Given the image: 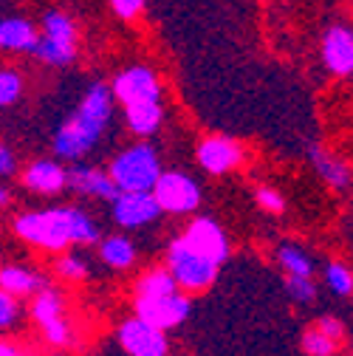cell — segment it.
<instances>
[{
	"instance_id": "d4e9b609",
	"label": "cell",
	"mask_w": 353,
	"mask_h": 356,
	"mask_svg": "<svg viewBox=\"0 0 353 356\" xmlns=\"http://www.w3.org/2000/svg\"><path fill=\"white\" fill-rule=\"evenodd\" d=\"M23 74L17 68H0V108H12L23 97Z\"/></svg>"
},
{
	"instance_id": "e0dca14e",
	"label": "cell",
	"mask_w": 353,
	"mask_h": 356,
	"mask_svg": "<svg viewBox=\"0 0 353 356\" xmlns=\"http://www.w3.org/2000/svg\"><path fill=\"white\" fill-rule=\"evenodd\" d=\"M46 277H42L31 266H20V263H6L0 266V291H6L15 300L23 297H34L46 289Z\"/></svg>"
},
{
	"instance_id": "ffe728a7",
	"label": "cell",
	"mask_w": 353,
	"mask_h": 356,
	"mask_svg": "<svg viewBox=\"0 0 353 356\" xmlns=\"http://www.w3.org/2000/svg\"><path fill=\"white\" fill-rule=\"evenodd\" d=\"M99 257H102V263L108 266V269L127 272V269L136 266L139 252H136V243L127 235H108V238L99 241Z\"/></svg>"
},
{
	"instance_id": "cb8c5ba5",
	"label": "cell",
	"mask_w": 353,
	"mask_h": 356,
	"mask_svg": "<svg viewBox=\"0 0 353 356\" xmlns=\"http://www.w3.org/2000/svg\"><path fill=\"white\" fill-rule=\"evenodd\" d=\"M54 275L60 280H68V283H82L88 275H91V269H88V260L82 254H60L54 260Z\"/></svg>"
},
{
	"instance_id": "7402d4cb",
	"label": "cell",
	"mask_w": 353,
	"mask_h": 356,
	"mask_svg": "<svg viewBox=\"0 0 353 356\" xmlns=\"http://www.w3.org/2000/svg\"><path fill=\"white\" fill-rule=\"evenodd\" d=\"M175 291H179V286H175L172 275L164 269V266H153V269H147L133 286L136 300H156V297H167V294H175Z\"/></svg>"
},
{
	"instance_id": "d590c367",
	"label": "cell",
	"mask_w": 353,
	"mask_h": 356,
	"mask_svg": "<svg viewBox=\"0 0 353 356\" xmlns=\"http://www.w3.org/2000/svg\"><path fill=\"white\" fill-rule=\"evenodd\" d=\"M350 350H353V342H350Z\"/></svg>"
},
{
	"instance_id": "2e32d148",
	"label": "cell",
	"mask_w": 353,
	"mask_h": 356,
	"mask_svg": "<svg viewBox=\"0 0 353 356\" xmlns=\"http://www.w3.org/2000/svg\"><path fill=\"white\" fill-rule=\"evenodd\" d=\"M68 187L85 198H97V201H116L119 190L110 181L108 170L94 167V164H74L68 170Z\"/></svg>"
},
{
	"instance_id": "f546056e",
	"label": "cell",
	"mask_w": 353,
	"mask_h": 356,
	"mask_svg": "<svg viewBox=\"0 0 353 356\" xmlns=\"http://www.w3.org/2000/svg\"><path fill=\"white\" fill-rule=\"evenodd\" d=\"M20 323V300L0 291V331H12Z\"/></svg>"
},
{
	"instance_id": "ac0fdd59",
	"label": "cell",
	"mask_w": 353,
	"mask_h": 356,
	"mask_svg": "<svg viewBox=\"0 0 353 356\" xmlns=\"http://www.w3.org/2000/svg\"><path fill=\"white\" fill-rule=\"evenodd\" d=\"M40 29L26 17H0V51L34 54Z\"/></svg>"
},
{
	"instance_id": "ba28073f",
	"label": "cell",
	"mask_w": 353,
	"mask_h": 356,
	"mask_svg": "<svg viewBox=\"0 0 353 356\" xmlns=\"http://www.w3.org/2000/svg\"><path fill=\"white\" fill-rule=\"evenodd\" d=\"M110 97L124 108L142 102H161V79L150 65H130L113 76Z\"/></svg>"
},
{
	"instance_id": "52a82bcc",
	"label": "cell",
	"mask_w": 353,
	"mask_h": 356,
	"mask_svg": "<svg viewBox=\"0 0 353 356\" xmlns=\"http://www.w3.org/2000/svg\"><path fill=\"white\" fill-rule=\"evenodd\" d=\"M153 198L158 209L167 215H190L201 207V187L187 172L167 170L158 175V181L153 187Z\"/></svg>"
},
{
	"instance_id": "44dd1931",
	"label": "cell",
	"mask_w": 353,
	"mask_h": 356,
	"mask_svg": "<svg viewBox=\"0 0 353 356\" xmlns=\"http://www.w3.org/2000/svg\"><path fill=\"white\" fill-rule=\"evenodd\" d=\"M124 122H127L130 133H136L142 139H150L153 133H158V127L164 122V108H161V102L130 105V108H124Z\"/></svg>"
},
{
	"instance_id": "1f68e13d",
	"label": "cell",
	"mask_w": 353,
	"mask_h": 356,
	"mask_svg": "<svg viewBox=\"0 0 353 356\" xmlns=\"http://www.w3.org/2000/svg\"><path fill=\"white\" fill-rule=\"evenodd\" d=\"M314 328L322 331V334H325L331 342H336V345H342V339H345V325H342V320H336V317H331V314L320 317V320L314 323Z\"/></svg>"
},
{
	"instance_id": "4dcf8cb0",
	"label": "cell",
	"mask_w": 353,
	"mask_h": 356,
	"mask_svg": "<svg viewBox=\"0 0 353 356\" xmlns=\"http://www.w3.org/2000/svg\"><path fill=\"white\" fill-rule=\"evenodd\" d=\"M147 0H110V9L119 20H136L145 12Z\"/></svg>"
},
{
	"instance_id": "d6a6232c",
	"label": "cell",
	"mask_w": 353,
	"mask_h": 356,
	"mask_svg": "<svg viewBox=\"0 0 353 356\" xmlns=\"http://www.w3.org/2000/svg\"><path fill=\"white\" fill-rule=\"evenodd\" d=\"M15 170H17L15 150H12L6 142H0V178H9V175H15Z\"/></svg>"
},
{
	"instance_id": "f1b7e54d",
	"label": "cell",
	"mask_w": 353,
	"mask_h": 356,
	"mask_svg": "<svg viewBox=\"0 0 353 356\" xmlns=\"http://www.w3.org/2000/svg\"><path fill=\"white\" fill-rule=\"evenodd\" d=\"M254 204L263 209V212H269V215H283L286 212V198L280 190L274 187H257L254 190Z\"/></svg>"
},
{
	"instance_id": "3957f363",
	"label": "cell",
	"mask_w": 353,
	"mask_h": 356,
	"mask_svg": "<svg viewBox=\"0 0 353 356\" xmlns=\"http://www.w3.org/2000/svg\"><path fill=\"white\" fill-rule=\"evenodd\" d=\"M161 159L153 145L136 142L113 156L108 175L119 193H153L158 175H161Z\"/></svg>"
},
{
	"instance_id": "83f0119b",
	"label": "cell",
	"mask_w": 353,
	"mask_h": 356,
	"mask_svg": "<svg viewBox=\"0 0 353 356\" xmlns=\"http://www.w3.org/2000/svg\"><path fill=\"white\" fill-rule=\"evenodd\" d=\"M286 294L294 302L311 305L317 300V283H314V277H286Z\"/></svg>"
},
{
	"instance_id": "277c9868",
	"label": "cell",
	"mask_w": 353,
	"mask_h": 356,
	"mask_svg": "<svg viewBox=\"0 0 353 356\" xmlns=\"http://www.w3.org/2000/svg\"><path fill=\"white\" fill-rule=\"evenodd\" d=\"M164 269L172 275L179 291L190 294H204L215 286L220 266H215L212 260L201 257L195 249H190L181 238H172L167 246V257H164Z\"/></svg>"
},
{
	"instance_id": "4316f807",
	"label": "cell",
	"mask_w": 353,
	"mask_h": 356,
	"mask_svg": "<svg viewBox=\"0 0 353 356\" xmlns=\"http://www.w3.org/2000/svg\"><path fill=\"white\" fill-rule=\"evenodd\" d=\"M299 348H302L308 356H336V350H339V345L331 342V339H328L322 331H317L314 325L302 331V337H299Z\"/></svg>"
},
{
	"instance_id": "e575fe53",
	"label": "cell",
	"mask_w": 353,
	"mask_h": 356,
	"mask_svg": "<svg viewBox=\"0 0 353 356\" xmlns=\"http://www.w3.org/2000/svg\"><path fill=\"white\" fill-rule=\"evenodd\" d=\"M9 204H12V190L6 184H0V209L9 207Z\"/></svg>"
},
{
	"instance_id": "4fadbf2b",
	"label": "cell",
	"mask_w": 353,
	"mask_h": 356,
	"mask_svg": "<svg viewBox=\"0 0 353 356\" xmlns=\"http://www.w3.org/2000/svg\"><path fill=\"white\" fill-rule=\"evenodd\" d=\"M113 220L119 229H139V227H147L161 215L153 193H119L113 207Z\"/></svg>"
},
{
	"instance_id": "603a6c76",
	"label": "cell",
	"mask_w": 353,
	"mask_h": 356,
	"mask_svg": "<svg viewBox=\"0 0 353 356\" xmlns=\"http://www.w3.org/2000/svg\"><path fill=\"white\" fill-rule=\"evenodd\" d=\"M277 263L286 277H314V257L297 243H280Z\"/></svg>"
},
{
	"instance_id": "d6986e66",
	"label": "cell",
	"mask_w": 353,
	"mask_h": 356,
	"mask_svg": "<svg viewBox=\"0 0 353 356\" xmlns=\"http://www.w3.org/2000/svg\"><path fill=\"white\" fill-rule=\"evenodd\" d=\"M308 161H311V167L317 170V175L322 178V181L328 184V187H334V190H345L347 187V181H350V170H347V164L339 159V156H334L328 147H322V145H308Z\"/></svg>"
},
{
	"instance_id": "9c48e42d",
	"label": "cell",
	"mask_w": 353,
	"mask_h": 356,
	"mask_svg": "<svg viewBox=\"0 0 353 356\" xmlns=\"http://www.w3.org/2000/svg\"><path fill=\"white\" fill-rule=\"evenodd\" d=\"M133 308L139 320H145L147 325L158 328V331H172L179 328L192 311V300L184 291H175L167 297H156V300H133Z\"/></svg>"
},
{
	"instance_id": "30bf717a",
	"label": "cell",
	"mask_w": 353,
	"mask_h": 356,
	"mask_svg": "<svg viewBox=\"0 0 353 356\" xmlns=\"http://www.w3.org/2000/svg\"><path fill=\"white\" fill-rule=\"evenodd\" d=\"M179 238H181L190 249H195L201 257L212 260L215 266H224L227 257H229V252H232L224 227H220L215 218H206V215L192 218L190 227L184 229V235H179Z\"/></svg>"
},
{
	"instance_id": "836d02e7",
	"label": "cell",
	"mask_w": 353,
	"mask_h": 356,
	"mask_svg": "<svg viewBox=\"0 0 353 356\" xmlns=\"http://www.w3.org/2000/svg\"><path fill=\"white\" fill-rule=\"evenodd\" d=\"M0 356H31V353H26L20 345H15V342H6V339H0Z\"/></svg>"
},
{
	"instance_id": "484cf974",
	"label": "cell",
	"mask_w": 353,
	"mask_h": 356,
	"mask_svg": "<svg viewBox=\"0 0 353 356\" xmlns=\"http://www.w3.org/2000/svg\"><path fill=\"white\" fill-rule=\"evenodd\" d=\"M325 286L336 294V297H350L353 294V272L347 269L345 263L331 260L325 266Z\"/></svg>"
},
{
	"instance_id": "5bb4252c",
	"label": "cell",
	"mask_w": 353,
	"mask_h": 356,
	"mask_svg": "<svg viewBox=\"0 0 353 356\" xmlns=\"http://www.w3.org/2000/svg\"><path fill=\"white\" fill-rule=\"evenodd\" d=\"M195 159L201 164L204 172L209 175H224V172H232L235 167H240L243 161V147L229 139V136H206L198 150H195Z\"/></svg>"
},
{
	"instance_id": "5b68a950",
	"label": "cell",
	"mask_w": 353,
	"mask_h": 356,
	"mask_svg": "<svg viewBox=\"0 0 353 356\" xmlns=\"http://www.w3.org/2000/svg\"><path fill=\"white\" fill-rule=\"evenodd\" d=\"M76 42H79V31L76 23L65 15V12H46L42 17V29L34 46V57L40 63H46L51 68H63L71 65L76 57Z\"/></svg>"
},
{
	"instance_id": "7a4b0ae2",
	"label": "cell",
	"mask_w": 353,
	"mask_h": 356,
	"mask_svg": "<svg viewBox=\"0 0 353 356\" xmlns=\"http://www.w3.org/2000/svg\"><path fill=\"white\" fill-rule=\"evenodd\" d=\"M113 119V97L110 85L105 82H91L88 91L82 94L76 111L54 130V156L65 161H79L91 153Z\"/></svg>"
},
{
	"instance_id": "9a60e30c",
	"label": "cell",
	"mask_w": 353,
	"mask_h": 356,
	"mask_svg": "<svg viewBox=\"0 0 353 356\" xmlns=\"http://www.w3.org/2000/svg\"><path fill=\"white\" fill-rule=\"evenodd\" d=\"M20 184L37 195H57L68 187V170L54 159H34L23 167Z\"/></svg>"
},
{
	"instance_id": "6da1fadb",
	"label": "cell",
	"mask_w": 353,
	"mask_h": 356,
	"mask_svg": "<svg viewBox=\"0 0 353 356\" xmlns=\"http://www.w3.org/2000/svg\"><path fill=\"white\" fill-rule=\"evenodd\" d=\"M15 235L42 252H65L71 243L91 246L99 243L97 220L79 207L63 204L49 209H34L15 218Z\"/></svg>"
},
{
	"instance_id": "8992f818",
	"label": "cell",
	"mask_w": 353,
	"mask_h": 356,
	"mask_svg": "<svg viewBox=\"0 0 353 356\" xmlns=\"http://www.w3.org/2000/svg\"><path fill=\"white\" fill-rule=\"evenodd\" d=\"M31 320L37 325V331L42 334L51 348H74V328L68 323V314H65V297L60 289L54 286H46L40 294L31 297Z\"/></svg>"
},
{
	"instance_id": "7c38bea8",
	"label": "cell",
	"mask_w": 353,
	"mask_h": 356,
	"mask_svg": "<svg viewBox=\"0 0 353 356\" xmlns=\"http://www.w3.org/2000/svg\"><path fill=\"white\" fill-rule=\"evenodd\" d=\"M320 54L334 76H353V26H328L320 40Z\"/></svg>"
},
{
	"instance_id": "8fae6325",
	"label": "cell",
	"mask_w": 353,
	"mask_h": 356,
	"mask_svg": "<svg viewBox=\"0 0 353 356\" xmlns=\"http://www.w3.org/2000/svg\"><path fill=\"white\" fill-rule=\"evenodd\" d=\"M116 339L127 356H170L167 334L139 317H127L116 328Z\"/></svg>"
}]
</instances>
